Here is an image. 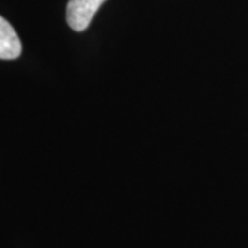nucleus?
Returning a JSON list of instances; mask_svg holds the SVG:
<instances>
[{
  "label": "nucleus",
  "mask_w": 248,
  "mask_h": 248,
  "mask_svg": "<svg viewBox=\"0 0 248 248\" xmlns=\"http://www.w3.org/2000/svg\"><path fill=\"white\" fill-rule=\"evenodd\" d=\"M22 51V45L16 29L0 16V60H16Z\"/></svg>",
  "instance_id": "2"
},
{
  "label": "nucleus",
  "mask_w": 248,
  "mask_h": 248,
  "mask_svg": "<svg viewBox=\"0 0 248 248\" xmlns=\"http://www.w3.org/2000/svg\"><path fill=\"white\" fill-rule=\"evenodd\" d=\"M104 1L105 0H69L66 6V21L69 27L76 32L86 31Z\"/></svg>",
  "instance_id": "1"
}]
</instances>
